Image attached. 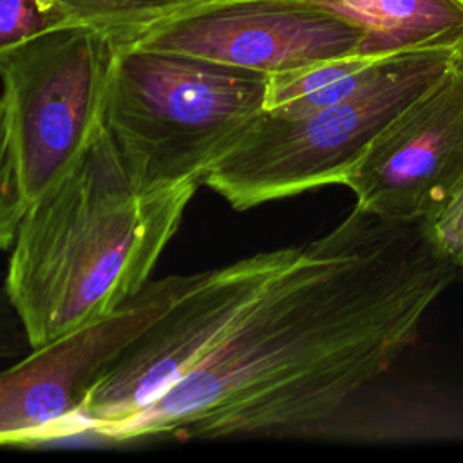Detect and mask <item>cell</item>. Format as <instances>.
<instances>
[{"mask_svg":"<svg viewBox=\"0 0 463 463\" xmlns=\"http://www.w3.org/2000/svg\"><path fill=\"white\" fill-rule=\"evenodd\" d=\"M459 279L421 222L356 206L289 259L239 324L107 445L313 434L385 374Z\"/></svg>","mask_w":463,"mask_h":463,"instance_id":"cell-1","label":"cell"},{"mask_svg":"<svg viewBox=\"0 0 463 463\" xmlns=\"http://www.w3.org/2000/svg\"><path fill=\"white\" fill-rule=\"evenodd\" d=\"M199 184L145 190L107 130L27 206L5 277L31 347L103 320L137 295Z\"/></svg>","mask_w":463,"mask_h":463,"instance_id":"cell-2","label":"cell"},{"mask_svg":"<svg viewBox=\"0 0 463 463\" xmlns=\"http://www.w3.org/2000/svg\"><path fill=\"white\" fill-rule=\"evenodd\" d=\"M268 78L183 52L119 45L105 127L141 188L203 184L264 112Z\"/></svg>","mask_w":463,"mask_h":463,"instance_id":"cell-3","label":"cell"},{"mask_svg":"<svg viewBox=\"0 0 463 463\" xmlns=\"http://www.w3.org/2000/svg\"><path fill=\"white\" fill-rule=\"evenodd\" d=\"M461 58L450 52L394 56L358 92L335 105L297 116L264 110L203 184L235 210L342 184L373 137Z\"/></svg>","mask_w":463,"mask_h":463,"instance_id":"cell-4","label":"cell"},{"mask_svg":"<svg viewBox=\"0 0 463 463\" xmlns=\"http://www.w3.org/2000/svg\"><path fill=\"white\" fill-rule=\"evenodd\" d=\"M116 38L63 25L0 56L22 188L31 204L54 186L105 127Z\"/></svg>","mask_w":463,"mask_h":463,"instance_id":"cell-5","label":"cell"},{"mask_svg":"<svg viewBox=\"0 0 463 463\" xmlns=\"http://www.w3.org/2000/svg\"><path fill=\"white\" fill-rule=\"evenodd\" d=\"M206 271L150 280L114 313L0 371V447H36L83 436L92 389L152 322L197 286Z\"/></svg>","mask_w":463,"mask_h":463,"instance_id":"cell-6","label":"cell"},{"mask_svg":"<svg viewBox=\"0 0 463 463\" xmlns=\"http://www.w3.org/2000/svg\"><path fill=\"white\" fill-rule=\"evenodd\" d=\"M289 253L291 246L208 269L197 286L132 340L92 389L83 436L134 416L174 385L239 324Z\"/></svg>","mask_w":463,"mask_h":463,"instance_id":"cell-7","label":"cell"},{"mask_svg":"<svg viewBox=\"0 0 463 463\" xmlns=\"http://www.w3.org/2000/svg\"><path fill=\"white\" fill-rule=\"evenodd\" d=\"M364 33L309 0H221L118 42L213 60L264 76L358 52Z\"/></svg>","mask_w":463,"mask_h":463,"instance_id":"cell-8","label":"cell"},{"mask_svg":"<svg viewBox=\"0 0 463 463\" xmlns=\"http://www.w3.org/2000/svg\"><path fill=\"white\" fill-rule=\"evenodd\" d=\"M463 179V58L394 116L349 168L354 206L418 222Z\"/></svg>","mask_w":463,"mask_h":463,"instance_id":"cell-9","label":"cell"},{"mask_svg":"<svg viewBox=\"0 0 463 463\" xmlns=\"http://www.w3.org/2000/svg\"><path fill=\"white\" fill-rule=\"evenodd\" d=\"M362 33L360 54L394 58L412 52L463 56V0H309Z\"/></svg>","mask_w":463,"mask_h":463,"instance_id":"cell-10","label":"cell"},{"mask_svg":"<svg viewBox=\"0 0 463 463\" xmlns=\"http://www.w3.org/2000/svg\"><path fill=\"white\" fill-rule=\"evenodd\" d=\"M387 60L353 52L269 76L264 110L297 116L335 105L358 92Z\"/></svg>","mask_w":463,"mask_h":463,"instance_id":"cell-11","label":"cell"},{"mask_svg":"<svg viewBox=\"0 0 463 463\" xmlns=\"http://www.w3.org/2000/svg\"><path fill=\"white\" fill-rule=\"evenodd\" d=\"M67 25H89L123 42L136 33L221 0H51Z\"/></svg>","mask_w":463,"mask_h":463,"instance_id":"cell-12","label":"cell"},{"mask_svg":"<svg viewBox=\"0 0 463 463\" xmlns=\"http://www.w3.org/2000/svg\"><path fill=\"white\" fill-rule=\"evenodd\" d=\"M27 206L29 203L22 188L7 107L0 96V251L13 248Z\"/></svg>","mask_w":463,"mask_h":463,"instance_id":"cell-13","label":"cell"},{"mask_svg":"<svg viewBox=\"0 0 463 463\" xmlns=\"http://www.w3.org/2000/svg\"><path fill=\"white\" fill-rule=\"evenodd\" d=\"M63 25L51 0H0V56Z\"/></svg>","mask_w":463,"mask_h":463,"instance_id":"cell-14","label":"cell"},{"mask_svg":"<svg viewBox=\"0 0 463 463\" xmlns=\"http://www.w3.org/2000/svg\"><path fill=\"white\" fill-rule=\"evenodd\" d=\"M434 248L459 271L463 269V179L445 203L420 221Z\"/></svg>","mask_w":463,"mask_h":463,"instance_id":"cell-15","label":"cell"},{"mask_svg":"<svg viewBox=\"0 0 463 463\" xmlns=\"http://www.w3.org/2000/svg\"><path fill=\"white\" fill-rule=\"evenodd\" d=\"M31 349L25 326L5 288H0V360L22 358Z\"/></svg>","mask_w":463,"mask_h":463,"instance_id":"cell-16","label":"cell"},{"mask_svg":"<svg viewBox=\"0 0 463 463\" xmlns=\"http://www.w3.org/2000/svg\"><path fill=\"white\" fill-rule=\"evenodd\" d=\"M459 280H461V286H463V269L459 271Z\"/></svg>","mask_w":463,"mask_h":463,"instance_id":"cell-17","label":"cell"}]
</instances>
